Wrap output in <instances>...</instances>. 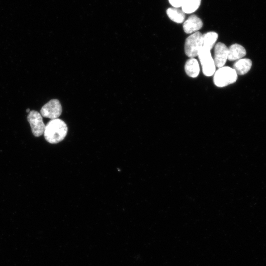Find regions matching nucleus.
Listing matches in <instances>:
<instances>
[{"instance_id": "nucleus-5", "label": "nucleus", "mask_w": 266, "mask_h": 266, "mask_svg": "<svg viewBox=\"0 0 266 266\" xmlns=\"http://www.w3.org/2000/svg\"><path fill=\"white\" fill-rule=\"evenodd\" d=\"M28 121L36 137H40L44 133L46 125L43 122V117L39 112L33 110L28 116Z\"/></svg>"}, {"instance_id": "nucleus-3", "label": "nucleus", "mask_w": 266, "mask_h": 266, "mask_svg": "<svg viewBox=\"0 0 266 266\" xmlns=\"http://www.w3.org/2000/svg\"><path fill=\"white\" fill-rule=\"evenodd\" d=\"M198 57L202 65L203 74L207 77L213 76L215 73L216 66L210 51L202 47Z\"/></svg>"}, {"instance_id": "nucleus-6", "label": "nucleus", "mask_w": 266, "mask_h": 266, "mask_svg": "<svg viewBox=\"0 0 266 266\" xmlns=\"http://www.w3.org/2000/svg\"><path fill=\"white\" fill-rule=\"evenodd\" d=\"M62 107L60 102L53 99L46 104L41 110L42 117L54 120L58 119L62 114Z\"/></svg>"}, {"instance_id": "nucleus-14", "label": "nucleus", "mask_w": 266, "mask_h": 266, "mask_svg": "<svg viewBox=\"0 0 266 266\" xmlns=\"http://www.w3.org/2000/svg\"><path fill=\"white\" fill-rule=\"evenodd\" d=\"M218 34L213 32H208L202 36V47L211 51L218 39Z\"/></svg>"}, {"instance_id": "nucleus-10", "label": "nucleus", "mask_w": 266, "mask_h": 266, "mask_svg": "<svg viewBox=\"0 0 266 266\" xmlns=\"http://www.w3.org/2000/svg\"><path fill=\"white\" fill-rule=\"evenodd\" d=\"M252 67V62L248 59H240L236 62L233 65V69L237 75H244L247 74Z\"/></svg>"}, {"instance_id": "nucleus-4", "label": "nucleus", "mask_w": 266, "mask_h": 266, "mask_svg": "<svg viewBox=\"0 0 266 266\" xmlns=\"http://www.w3.org/2000/svg\"><path fill=\"white\" fill-rule=\"evenodd\" d=\"M202 36L201 33L197 32L187 38L185 44V53L187 56L190 58L198 56L203 45Z\"/></svg>"}, {"instance_id": "nucleus-13", "label": "nucleus", "mask_w": 266, "mask_h": 266, "mask_svg": "<svg viewBox=\"0 0 266 266\" xmlns=\"http://www.w3.org/2000/svg\"><path fill=\"white\" fill-rule=\"evenodd\" d=\"M201 0H183L181 6L185 14H192L196 11L201 5Z\"/></svg>"}, {"instance_id": "nucleus-1", "label": "nucleus", "mask_w": 266, "mask_h": 266, "mask_svg": "<svg viewBox=\"0 0 266 266\" xmlns=\"http://www.w3.org/2000/svg\"><path fill=\"white\" fill-rule=\"evenodd\" d=\"M66 123L59 119L50 121L46 126L44 137L46 141L52 144H58L64 140L68 133Z\"/></svg>"}, {"instance_id": "nucleus-12", "label": "nucleus", "mask_w": 266, "mask_h": 266, "mask_svg": "<svg viewBox=\"0 0 266 266\" xmlns=\"http://www.w3.org/2000/svg\"><path fill=\"white\" fill-rule=\"evenodd\" d=\"M167 15L171 21L177 24L182 23L185 19V13L178 8L168 9L167 10Z\"/></svg>"}, {"instance_id": "nucleus-11", "label": "nucleus", "mask_w": 266, "mask_h": 266, "mask_svg": "<svg viewBox=\"0 0 266 266\" xmlns=\"http://www.w3.org/2000/svg\"><path fill=\"white\" fill-rule=\"evenodd\" d=\"M185 71L187 75L191 78H196L200 73L198 62L195 58H190L185 65Z\"/></svg>"}, {"instance_id": "nucleus-2", "label": "nucleus", "mask_w": 266, "mask_h": 266, "mask_svg": "<svg viewBox=\"0 0 266 266\" xmlns=\"http://www.w3.org/2000/svg\"><path fill=\"white\" fill-rule=\"evenodd\" d=\"M214 75V83L220 88L233 84L237 80V75L236 71L229 67L219 68Z\"/></svg>"}, {"instance_id": "nucleus-7", "label": "nucleus", "mask_w": 266, "mask_h": 266, "mask_svg": "<svg viewBox=\"0 0 266 266\" xmlns=\"http://www.w3.org/2000/svg\"><path fill=\"white\" fill-rule=\"evenodd\" d=\"M228 48L224 44L217 43L215 47L214 61L218 68L224 66L227 60Z\"/></svg>"}, {"instance_id": "nucleus-9", "label": "nucleus", "mask_w": 266, "mask_h": 266, "mask_svg": "<svg viewBox=\"0 0 266 266\" xmlns=\"http://www.w3.org/2000/svg\"><path fill=\"white\" fill-rule=\"evenodd\" d=\"M246 55V52L244 47L239 44H234L228 49L227 60L230 61H237Z\"/></svg>"}, {"instance_id": "nucleus-16", "label": "nucleus", "mask_w": 266, "mask_h": 266, "mask_svg": "<svg viewBox=\"0 0 266 266\" xmlns=\"http://www.w3.org/2000/svg\"><path fill=\"white\" fill-rule=\"evenodd\" d=\"M27 112L29 113L30 112V110L29 109H28L27 110Z\"/></svg>"}, {"instance_id": "nucleus-15", "label": "nucleus", "mask_w": 266, "mask_h": 266, "mask_svg": "<svg viewBox=\"0 0 266 266\" xmlns=\"http://www.w3.org/2000/svg\"><path fill=\"white\" fill-rule=\"evenodd\" d=\"M169 2L173 8H179L182 6L183 0H169Z\"/></svg>"}, {"instance_id": "nucleus-8", "label": "nucleus", "mask_w": 266, "mask_h": 266, "mask_svg": "<svg viewBox=\"0 0 266 266\" xmlns=\"http://www.w3.org/2000/svg\"><path fill=\"white\" fill-rule=\"evenodd\" d=\"M203 26L201 20L196 15H192L184 23L183 30L187 34L197 32Z\"/></svg>"}]
</instances>
